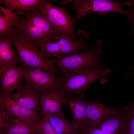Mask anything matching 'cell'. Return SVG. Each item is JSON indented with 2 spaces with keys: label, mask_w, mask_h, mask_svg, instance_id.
Returning a JSON list of instances; mask_svg holds the SVG:
<instances>
[{
  "label": "cell",
  "mask_w": 134,
  "mask_h": 134,
  "mask_svg": "<svg viewBox=\"0 0 134 134\" xmlns=\"http://www.w3.org/2000/svg\"><path fill=\"white\" fill-rule=\"evenodd\" d=\"M40 93L25 85H22L10 97L20 105L30 110H37Z\"/></svg>",
  "instance_id": "14"
},
{
  "label": "cell",
  "mask_w": 134,
  "mask_h": 134,
  "mask_svg": "<svg viewBox=\"0 0 134 134\" xmlns=\"http://www.w3.org/2000/svg\"><path fill=\"white\" fill-rule=\"evenodd\" d=\"M9 114L5 109L0 106V133L4 134L10 125L11 120Z\"/></svg>",
  "instance_id": "23"
},
{
  "label": "cell",
  "mask_w": 134,
  "mask_h": 134,
  "mask_svg": "<svg viewBox=\"0 0 134 134\" xmlns=\"http://www.w3.org/2000/svg\"><path fill=\"white\" fill-rule=\"evenodd\" d=\"M0 106L10 114L23 118L34 124L40 119L37 110H30L20 105L13 101L10 97L1 92Z\"/></svg>",
  "instance_id": "12"
},
{
  "label": "cell",
  "mask_w": 134,
  "mask_h": 134,
  "mask_svg": "<svg viewBox=\"0 0 134 134\" xmlns=\"http://www.w3.org/2000/svg\"><path fill=\"white\" fill-rule=\"evenodd\" d=\"M85 95H74L66 97L64 104L70 110L74 124L77 127L81 126L88 121L86 113L87 102Z\"/></svg>",
  "instance_id": "13"
},
{
  "label": "cell",
  "mask_w": 134,
  "mask_h": 134,
  "mask_svg": "<svg viewBox=\"0 0 134 134\" xmlns=\"http://www.w3.org/2000/svg\"><path fill=\"white\" fill-rule=\"evenodd\" d=\"M127 114V125L128 134H134V102L123 107Z\"/></svg>",
  "instance_id": "22"
},
{
  "label": "cell",
  "mask_w": 134,
  "mask_h": 134,
  "mask_svg": "<svg viewBox=\"0 0 134 134\" xmlns=\"http://www.w3.org/2000/svg\"><path fill=\"white\" fill-rule=\"evenodd\" d=\"M40 0H0V3L5 4L9 10H15L20 15L26 14L27 11L36 9Z\"/></svg>",
  "instance_id": "20"
},
{
  "label": "cell",
  "mask_w": 134,
  "mask_h": 134,
  "mask_svg": "<svg viewBox=\"0 0 134 134\" xmlns=\"http://www.w3.org/2000/svg\"><path fill=\"white\" fill-rule=\"evenodd\" d=\"M34 124L23 118L18 117L11 120L9 127L3 134H36Z\"/></svg>",
  "instance_id": "19"
},
{
  "label": "cell",
  "mask_w": 134,
  "mask_h": 134,
  "mask_svg": "<svg viewBox=\"0 0 134 134\" xmlns=\"http://www.w3.org/2000/svg\"><path fill=\"white\" fill-rule=\"evenodd\" d=\"M97 43L98 47L96 49L88 47L82 53L48 59L57 66L63 79L94 69H105L100 58V54L103 52L101 48L102 41L99 40Z\"/></svg>",
  "instance_id": "2"
},
{
  "label": "cell",
  "mask_w": 134,
  "mask_h": 134,
  "mask_svg": "<svg viewBox=\"0 0 134 134\" xmlns=\"http://www.w3.org/2000/svg\"><path fill=\"white\" fill-rule=\"evenodd\" d=\"M115 108H110L101 101L91 100L87 102L86 116L89 122L98 123L115 113L117 110Z\"/></svg>",
  "instance_id": "15"
},
{
  "label": "cell",
  "mask_w": 134,
  "mask_h": 134,
  "mask_svg": "<svg viewBox=\"0 0 134 134\" xmlns=\"http://www.w3.org/2000/svg\"><path fill=\"white\" fill-rule=\"evenodd\" d=\"M73 134H128L127 114L124 107L101 122L92 124L88 121L77 127Z\"/></svg>",
  "instance_id": "5"
},
{
  "label": "cell",
  "mask_w": 134,
  "mask_h": 134,
  "mask_svg": "<svg viewBox=\"0 0 134 134\" xmlns=\"http://www.w3.org/2000/svg\"><path fill=\"white\" fill-rule=\"evenodd\" d=\"M66 100V97L58 89L41 93L39 101L43 117L47 114L63 113L62 108Z\"/></svg>",
  "instance_id": "11"
},
{
  "label": "cell",
  "mask_w": 134,
  "mask_h": 134,
  "mask_svg": "<svg viewBox=\"0 0 134 134\" xmlns=\"http://www.w3.org/2000/svg\"><path fill=\"white\" fill-rule=\"evenodd\" d=\"M0 134H2V133H0Z\"/></svg>",
  "instance_id": "26"
},
{
  "label": "cell",
  "mask_w": 134,
  "mask_h": 134,
  "mask_svg": "<svg viewBox=\"0 0 134 134\" xmlns=\"http://www.w3.org/2000/svg\"><path fill=\"white\" fill-rule=\"evenodd\" d=\"M22 79L25 85L40 93L58 89L63 79L60 76L38 68H23Z\"/></svg>",
  "instance_id": "8"
},
{
  "label": "cell",
  "mask_w": 134,
  "mask_h": 134,
  "mask_svg": "<svg viewBox=\"0 0 134 134\" xmlns=\"http://www.w3.org/2000/svg\"><path fill=\"white\" fill-rule=\"evenodd\" d=\"M63 113L47 114L43 116L57 134H73L76 126L73 122L64 118Z\"/></svg>",
  "instance_id": "17"
},
{
  "label": "cell",
  "mask_w": 134,
  "mask_h": 134,
  "mask_svg": "<svg viewBox=\"0 0 134 134\" xmlns=\"http://www.w3.org/2000/svg\"><path fill=\"white\" fill-rule=\"evenodd\" d=\"M78 33V38L74 42L60 46L52 40L42 45L38 49L47 59L61 58L77 54L89 47L86 40L89 37V35L84 32H79Z\"/></svg>",
  "instance_id": "9"
},
{
  "label": "cell",
  "mask_w": 134,
  "mask_h": 134,
  "mask_svg": "<svg viewBox=\"0 0 134 134\" xmlns=\"http://www.w3.org/2000/svg\"><path fill=\"white\" fill-rule=\"evenodd\" d=\"M34 128L36 134H57L44 117L34 124Z\"/></svg>",
  "instance_id": "21"
},
{
  "label": "cell",
  "mask_w": 134,
  "mask_h": 134,
  "mask_svg": "<svg viewBox=\"0 0 134 134\" xmlns=\"http://www.w3.org/2000/svg\"><path fill=\"white\" fill-rule=\"evenodd\" d=\"M36 8L48 18L58 34L74 35L73 19L65 8L57 7L46 0H40Z\"/></svg>",
  "instance_id": "7"
},
{
  "label": "cell",
  "mask_w": 134,
  "mask_h": 134,
  "mask_svg": "<svg viewBox=\"0 0 134 134\" xmlns=\"http://www.w3.org/2000/svg\"><path fill=\"white\" fill-rule=\"evenodd\" d=\"M127 67L132 68H133L134 69V67H131L130 66H127ZM134 75V71L132 73H125L123 76V77H125L127 76H128L130 75Z\"/></svg>",
  "instance_id": "25"
},
{
  "label": "cell",
  "mask_w": 134,
  "mask_h": 134,
  "mask_svg": "<svg viewBox=\"0 0 134 134\" xmlns=\"http://www.w3.org/2000/svg\"><path fill=\"white\" fill-rule=\"evenodd\" d=\"M16 12L0 6V37H8L13 33V28L21 17Z\"/></svg>",
  "instance_id": "16"
},
{
  "label": "cell",
  "mask_w": 134,
  "mask_h": 134,
  "mask_svg": "<svg viewBox=\"0 0 134 134\" xmlns=\"http://www.w3.org/2000/svg\"><path fill=\"white\" fill-rule=\"evenodd\" d=\"M72 2L71 10H75L76 16L74 20L75 28L78 20L84 15L90 13L97 12L99 15L104 16L109 12H115L127 16V11L122 9L123 5L128 6L130 1L121 2L110 0H73Z\"/></svg>",
  "instance_id": "6"
},
{
  "label": "cell",
  "mask_w": 134,
  "mask_h": 134,
  "mask_svg": "<svg viewBox=\"0 0 134 134\" xmlns=\"http://www.w3.org/2000/svg\"><path fill=\"white\" fill-rule=\"evenodd\" d=\"M11 40L7 36L0 38V65L17 63V51L13 49Z\"/></svg>",
  "instance_id": "18"
},
{
  "label": "cell",
  "mask_w": 134,
  "mask_h": 134,
  "mask_svg": "<svg viewBox=\"0 0 134 134\" xmlns=\"http://www.w3.org/2000/svg\"><path fill=\"white\" fill-rule=\"evenodd\" d=\"M127 16L129 22L132 25L133 30L131 34L134 36V7L130 8L127 11Z\"/></svg>",
  "instance_id": "24"
},
{
  "label": "cell",
  "mask_w": 134,
  "mask_h": 134,
  "mask_svg": "<svg viewBox=\"0 0 134 134\" xmlns=\"http://www.w3.org/2000/svg\"><path fill=\"white\" fill-rule=\"evenodd\" d=\"M110 72L108 68L95 69L81 74L62 79L58 89L65 97L74 95H85V93L94 82L100 79L104 84L108 80Z\"/></svg>",
  "instance_id": "4"
},
{
  "label": "cell",
  "mask_w": 134,
  "mask_h": 134,
  "mask_svg": "<svg viewBox=\"0 0 134 134\" xmlns=\"http://www.w3.org/2000/svg\"><path fill=\"white\" fill-rule=\"evenodd\" d=\"M18 53L17 63L23 68H38L61 76L55 63L43 55L29 41L18 34L13 33L8 37Z\"/></svg>",
  "instance_id": "3"
},
{
  "label": "cell",
  "mask_w": 134,
  "mask_h": 134,
  "mask_svg": "<svg viewBox=\"0 0 134 134\" xmlns=\"http://www.w3.org/2000/svg\"><path fill=\"white\" fill-rule=\"evenodd\" d=\"M15 65H0V92L10 97L21 86L20 81L24 74L23 68Z\"/></svg>",
  "instance_id": "10"
},
{
  "label": "cell",
  "mask_w": 134,
  "mask_h": 134,
  "mask_svg": "<svg viewBox=\"0 0 134 134\" xmlns=\"http://www.w3.org/2000/svg\"><path fill=\"white\" fill-rule=\"evenodd\" d=\"M26 18L21 17L13 27L16 33L29 41L37 49L60 34L57 33L48 18L37 8L27 11Z\"/></svg>",
  "instance_id": "1"
}]
</instances>
